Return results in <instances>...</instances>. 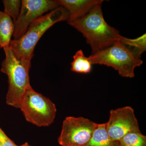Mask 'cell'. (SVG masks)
<instances>
[{
	"label": "cell",
	"mask_w": 146,
	"mask_h": 146,
	"mask_svg": "<svg viewBox=\"0 0 146 146\" xmlns=\"http://www.w3.org/2000/svg\"><path fill=\"white\" fill-rule=\"evenodd\" d=\"M92 65L98 64L112 67L123 77L132 78L134 70L143 63L137 56L125 45L118 40L113 45L93 54L88 57Z\"/></svg>",
	"instance_id": "277c9868"
},
{
	"label": "cell",
	"mask_w": 146,
	"mask_h": 146,
	"mask_svg": "<svg viewBox=\"0 0 146 146\" xmlns=\"http://www.w3.org/2000/svg\"><path fill=\"white\" fill-rule=\"evenodd\" d=\"M69 12L59 7L31 23L25 34L17 39L11 40L10 48L17 57L31 60L34 56L35 48L45 33L58 22L68 21Z\"/></svg>",
	"instance_id": "7a4b0ae2"
},
{
	"label": "cell",
	"mask_w": 146,
	"mask_h": 146,
	"mask_svg": "<svg viewBox=\"0 0 146 146\" xmlns=\"http://www.w3.org/2000/svg\"><path fill=\"white\" fill-rule=\"evenodd\" d=\"M120 41L139 57H141V54L146 51L145 33L142 36L133 39H129L122 36Z\"/></svg>",
	"instance_id": "4fadbf2b"
},
{
	"label": "cell",
	"mask_w": 146,
	"mask_h": 146,
	"mask_svg": "<svg viewBox=\"0 0 146 146\" xmlns=\"http://www.w3.org/2000/svg\"><path fill=\"white\" fill-rule=\"evenodd\" d=\"M59 7L57 1L23 0L20 14L14 22V39L23 36L30 24L43 14Z\"/></svg>",
	"instance_id": "52a82bcc"
},
{
	"label": "cell",
	"mask_w": 146,
	"mask_h": 146,
	"mask_svg": "<svg viewBox=\"0 0 146 146\" xmlns=\"http://www.w3.org/2000/svg\"><path fill=\"white\" fill-rule=\"evenodd\" d=\"M121 146H146V136L140 131L127 133L119 141Z\"/></svg>",
	"instance_id": "5bb4252c"
},
{
	"label": "cell",
	"mask_w": 146,
	"mask_h": 146,
	"mask_svg": "<svg viewBox=\"0 0 146 146\" xmlns=\"http://www.w3.org/2000/svg\"><path fill=\"white\" fill-rule=\"evenodd\" d=\"M84 146H121L119 141H113L108 134L106 123L98 124L92 137Z\"/></svg>",
	"instance_id": "30bf717a"
},
{
	"label": "cell",
	"mask_w": 146,
	"mask_h": 146,
	"mask_svg": "<svg viewBox=\"0 0 146 146\" xmlns=\"http://www.w3.org/2000/svg\"><path fill=\"white\" fill-rule=\"evenodd\" d=\"M106 126L108 136L115 141L131 131H140L134 110L129 106L110 110Z\"/></svg>",
	"instance_id": "ba28073f"
},
{
	"label": "cell",
	"mask_w": 146,
	"mask_h": 146,
	"mask_svg": "<svg viewBox=\"0 0 146 146\" xmlns=\"http://www.w3.org/2000/svg\"><path fill=\"white\" fill-rule=\"evenodd\" d=\"M17 146H31L30 145H29L28 143H25L21 145H17Z\"/></svg>",
	"instance_id": "e0dca14e"
},
{
	"label": "cell",
	"mask_w": 146,
	"mask_h": 146,
	"mask_svg": "<svg viewBox=\"0 0 146 146\" xmlns=\"http://www.w3.org/2000/svg\"><path fill=\"white\" fill-rule=\"evenodd\" d=\"M0 146H17L0 127Z\"/></svg>",
	"instance_id": "2e32d148"
},
{
	"label": "cell",
	"mask_w": 146,
	"mask_h": 146,
	"mask_svg": "<svg viewBox=\"0 0 146 146\" xmlns=\"http://www.w3.org/2000/svg\"><path fill=\"white\" fill-rule=\"evenodd\" d=\"M92 65L88 57L85 56L83 52L80 50L73 56L71 70L74 72L78 74H88L91 72Z\"/></svg>",
	"instance_id": "7c38bea8"
},
{
	"label": "cell",
	"mask_w": 146,
	"mask_h": 146,
	"mask_svg": "<svg viewBox=\"0 0 146 146\" xmlns=\"http://www.w3.org/2000/svg\"><path fill=\"white\" fill-rule=\"evenodd\" d=\"M102 3L96 5L86 15L69 23L86 38L92 54L112 46L122 36L105 21Z\"/></svg>",
	"instance_id": "6da1fadb"
},
{
	"label": "cell",
	"mask_w": 146,
	"mask_h": 146,
	"mask_svg": "<svg viewBox=\"0 0 146 146\" xmlns=\"http://www.w3.org/2000/svg\"><path fill=\"white\" fill-rule=\"evenodd\" d=\"M26 120L38 127L48 126L56 116V106L50 100L37 93L31 86L23 96L20 108Z\"/></svg>",
	"instance_id": "5b68a950"
},
{
	"label": "cell",
	"mask_w": 146,
	"mask_h": 146,
	"mask_svg": "<svg viewBox=\"0 0 146 146\" xmlns=\"http://www.w3.org/2000/svg\"><path fill=\"white\" fill-rule=\"evenodd\" d=\"M98 124L89 119L66 117L58 141L61 146H84L92 137Z\"/></svg>",
	"instance_id": "8992f818"
},
{
	"label": "cell",
	"mask_w": 146,
	"mask_h": 146,
	"mask_svg": "<svg viewBox=\"0 0 146 146\" xmlns=\"http://www.w3.org/2000/svg\"><path fill=\"white\" fill-rule=\"evenodd\" d=\"M102 0H58L59 6L67 9L69 13L68 23L81 18L88 13L91 9Z\"/></svg>",
	"instance_id": "9c48e42d"
},
{
	"label": "cell",
	"mask_w": 146,
	"mask_h": 146,
	"mask_svg": "<svg viewBox=\"0 0 146 146\" xmlns=\"http://www.w3.org/2000/svg\"><path fill=\"white\" fill-rule=\"evenodd\" d=\"M4 10L3 12L7 14L13 22L18 18L21 11L22 1L20 0H4L3 1Z\"/></svg>",
	"instance_id": "9a60e30c"
},
{
	"label": "cell",
	"mask_w": 146,
	"mask_h": 146,
	"mask_svg": "<svg viewBox=\"0 0 146 146\" xmlns=\"http://www.w3.org/2000/svg\"><path fill=\"white\" fill-rule=\"evenodd\" d=\"M3 49L5 57L2 62L1 71L8 78L6 103L19 108L23 96L31 86L29 76L31 60L17 57L9 46L4 47Z\"/></svg>",
	"instance_id": "3957f363"
},
{
	"label": "cell",
	"mask_w": 146,
	"mask_h": 146,
	"mask_svg": "<svg viewBox=\"0 0 146 146\" xmlns=\"http://www.w3.org/2000/svg\"><path fill=\"white\" fill-rule=\"evenodd\" d=\"M14 31L13 20L3 11H0V48L9 46Z\"/></svg>",
	"instance_id": "8fae6325"
}]
</instances>
